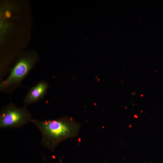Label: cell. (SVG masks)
<instances>
[{
	"instance_id": "cell-4",
	"label": "cell",
	"mask_w": 163,
	"mask_h": 163,
	"mask_svg": "<svg viewBox=\"0 0 163 163\" xmlns=\"http://www.w3.org/2000/svg\"><path fill=\"white\" fill-rule=\"evenodd\" d=\"M49 88L47 82L41 81L31 87L23 99L26 105L36 103L45 96Z\"/></svg>"
},
{
	"instance_id": "cell-2",
	"label": "cell",
	"mask_w": 163,
	"mask_h": 163,
	"mask_svg": "<svg viewBox=\"0 0 163 163\" xmlns=\"http://www.w3.org/2000/svg\"><path fill=\"white\" fill-rule=\"evenodd\" d=\"M38 60L37 54L33 52L21 56L10 70L7 78L0 82V91L10 94L20 86Z\"/></svg>"
},
{
	"instance_id": "cell-1",
	"label": "cell",
	"mask_w": 163,
	"mask_h": 163,
	"mask_svg": "<svg viewBox=\"0 0 163 163\" xmlns=\"http://www.w3.org/2000/svg\"><path fill=\"white\" fill-rule=\"evenodd\" d=\"M30 122L40 132L42 145L51 150L63 141L77 135L80 127L78 123L67 116L42 120L32 119Z\"/></svg>"
},
{
	"instance_id": "cell-5",
	"label": "cell",
	"mask_w": 163,
	"mask_h": 163,
	"mask_svg": "<svg viewBox=\"0 0 163 163\" xmlns=\"http://www.w3.org/2000/svg\"></svg>"
},
{
	"instance_id": "cell-3",
	"label": "cell",
	"mask_w": 163,
	"mask_h": 163,
	"mask_svg": "<svg viewBox=\"0 0 163 163\" xmlns=\"http://www.w3.org/2000/svg\"><path fill=\"white\" fill-rule=\"evenodd\" d=\"M31 115L27 105L18 107L12 102L4 106L0 113V128H20L30 122Z\"/></svg>"
}]
</instances>
